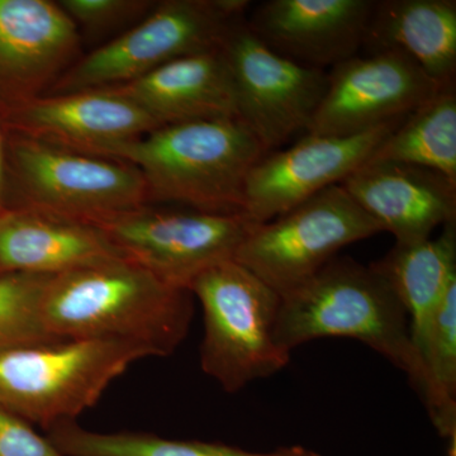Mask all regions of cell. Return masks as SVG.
I'll use <instances>...</instances> for the list:
<instances>
[{"instance_id": "18", "label": "cell", "mask_w": 456, "mask_h": 456, "mask_svg": "<svg viewBox=\"0 0 456 456\" xmlns=\"http://www.w3.org/2000/svg\"><path fill=\"white\" fill-rule=\"evenodd\" d=\"M122 259L97 228L27 209L0 215V274L55 275Z\"/></svg>"}, {"instance_id": "12", "label": "cell", "mask_w": 456, "mask_h": 456, "mask_svg": "<svg viewBox=\"0 0 456 456\" xmlns=\"http://www.w3.org/2000/svg\"><path fill=\"white\" fill-rule=\"evenodd\" d=\"M402 119L351 136L305 134L288 149L264 155L246 179L244 215L263 224L341 184L367 163Z\"/></svg>"}, {"instance_id": "8", "label": "cell", "mask_w": 456, "mask_h": 456, "mask_svg": "<svg viewBox=\"0 0 456 456\" xmlns=\"http://www.w3.org/2000/svg\"><path fill=\"white\" fill-rule=\"evenodd\" d=\"M379 232L378 222L340 184L332 185L273 220L254 224L235 260L284 296L345 246Z\"/></svg>"}, {"instance_id": "11", "label": "cell", "mask_w": 456, "mask_h": 456, "mask_svg": "<svg viewBox=\"0 0 456 456\" xmlns=\"http://www.w3.org/2000/svg\"><path fill=\"white\" fill-rule=\"evenodd\" d=\"M441 88L398 51L350 57L327 74L325 95L305 134H362L404 118Z\"/></svg>"}, {"instance_id": "24", "label": "cell", "mask_w": 456, "mask_h": 456, "mask_svg": "<svg viewBox=\"0 0 456 456\" xmlns=\"http://www.w3.org/2000/svg\"><path fill=\"white\" fill-rule=\"evenodd\" d=\"M49 275L0 274V351L44 344L53 338L41 318V298Z\"/></svg>"}, {"instance_id": "17", "label": "cell", "mask_w": 456, "mask_h": 456, "mask_svg": "<svg viewBox=\"0 0 456 456\" xmlns=\"http://www.w3.org/2000/svg\"><path fill=\"white\" fill-rule=\"evenodd\" d=\"M110 89L145 110L159 128L237 118L232 80L221 49L174 60L140 79Z\"/></svg>"}, {"instance_id": "6", "label": "cell", "mask_w": 456, "mask_h": 456, "mask_svg": "<svg viewBox=\"0 0 456 456\" xmlns=\"http://www.w3.org/2000/svg\"><path fill=\"white\" fill-rule=\"evenodd\" d=\"M248 0H164L118 37L79 57L45 95L116 88L165 64L220 50Z\"/></svg>"}, {"instance_id": "25", "label": "cell", "mask_w": 456, "mask_h": 456, "mask_svg": "<svg viewBox=\"0 0 456 456\" xmlns=\"http://www.w3.org/2000/svg\"><path fill=\"white\" fill-rule=\"evenodd\" d=\"M75 26L86 32L107 33L136 25L154 9L150 0H60L57 2Z\"/></svg>"}, {"instance_id": "4", "label": "cell", "mask_w": 456, "mask_h": 456, "mask_svg": "<svg viewBox=\"0 0 456 456\" xmlns=\"http://www.w3.org/2000/svg\"><path fill=\"white\" fill-rule=\"evenodd\" d=\"M155 354L116 340L61 338L0 351V406L49 428L92 408L114 379Z\"/></svg>"}, {"instance_id": "21", "label": "cell", "mask_w": 456, "mask_h": 456, "mask_svg": "<svg viewBox=\"0 0 456 456\" xmlns=\"http://www.w3.org/2000/svg\"><path fill=\"white\" fill-rule=\"evenodd\" d=\"M368 161L416 165L456 182L455 84L443 86L407 114Z\"/></svg>"}, {"instance_id": "19", "label": "cell", "mask_w": 456, "mask_h": 456, "mask_svg": "<svg viewBox=\"0 0 456 456\" xmlns=\"http://www.w3.org/2000/svg\"><path fill=\"white\" fill-rule=\"evenodd\" d=\"M364 46L398 51L440 86L455 84V0H380L374 3Z\"/></svg>"}, {"instance_id": "23", "label": "cell", "mask_w": 456, "mask_h": 456, "mask_svg": "<svg viewBox=\"0 0 456 456\" xmlns=\"http://www.w3.org/2000/svg\"><path fill=\"white\" fill-rule=\"evenodd\" d=\"M422 395L432 425L456 455V283L441 303L424 358Z\"/></svg>"}, {"instance_id": "28", "label": "cell", "mask_w": 456, "mask_h": 456, "mask_svg": "<svg viewBox=\"0 0 456 456\" xmlns=\"http://www.w3.org/2000/svg\"><path fill=\"white\" fill-rule=\"evenodd\" d=\"M287 456H321L314 450L303 448V446H290L287 448Z\"/></svg>"}, {"instance_id": "26", "label": "cell", "mask_w": 456, "mask_h": 456, "mask_svg": "<svg viewBox=\"0 0 456 456\" xmlns=\"http://www.w3.org/2000/svg\"><path fill=\"white\" fill-rule=\"evenodd\" d=\"M0 456H66L25 419L0 406Z\"/></svg>"}, {"instance_id": "16", "label": "cell", "mask_w": 456, "mask_h": 456, "mask_svg": "<svg viewBox=\"0 0 456 456\" xmlns=\"http://www.w3.org/2000/svg\"><path fill=\"white\" fill-rule=\"evenodd\" d=\"M340 185L397 245L419 244L456 221V182L439 171L367 161Z\"/></svg>"}, {"instance_id": "13", "label": "cell", "mask_w": 456, "mask_h": 456, "mask_svg": "<svg viewBox=\"0 0 456 456\" xmlns=\"http://www.w3.org/2000/svg\"><path fill=\"white\" fill-rule=\"evenodd\" d=\"M8 117L16 134L98 158L159 128L145 110L110 89L42 95L11 108Z\"/></svg>"}, {"instance_id": "22", "label": "cell", "mask_w": 456, "mask_h": 456, "mask_svg": "<svg viewBox=\"0 0 456 456\" xmlns=\"http://www.w3.org/2000/svg\"><path fill=\"white\" fill-rule=\"evenodd\" d=\"M47 431V439L66 456H287V448L254 452L226 444L170 440L140 432L99 434L73 421L57 422Z\"/></svg>"}, {"instance_id": "7", "label": "cell", "mask_w": 456, "mask_h": 456, "mask_svg": "<svg viewBox=\"0 0 456 456\" xmlns=\"http://www.w3.org/2000/svg\"><path fill=\"white\" fill-rule=\"evenodd\" d=\"M7 164L27 209L93 224L149 206L136 167L114 159L77 154L14 134Z\"/></svg>"}, {"instance_id": "27", "label": "cell", "mask_w": 456, "mask_h": 456, "mask_svg": "<svg viewBox=\"0 0 456 456\" xmlns=\"http://www.w3.org/2000/svg\"><path fill=\"white\" fill-rule=\"evenodd\" d=\"M7 145L0 126V215L7 211L5 208V187H7Z\"/></svg>"}, {"instance_id": "3", "label": "cell", "mask_w": 456, "mask_h": 456, "mask_svg": "<svg viewBox=\"0 0 456 456\" xmlns=\"http://www.w3.org/2000/svg\"><path fill=\"white\" fill-rule=\"evenodd\" d=\"M265 154L239 118H218L156 128L107 159L140 171L151 206L244 215L246 179Z\"/></svg>"}, {"instance_id": "20", "label": "cell", "mask_w": 456, "mask_h": 456, "mask_svg": "<svg viewBox=\"0 0 456 456\" xmlns=\"http://www.w3.org/2000/svg\"><path fill=\"white\" fill-rule=\"evenodd\" d=\"M370 266L382 275L406 311L411 338L424 368L435 318L456 283V221L445 224L437 237L419 244H395Z\"/></svg>"}, {"instance_id": "5", "label": "cell", "mask_w": 456, "mask_h": 456, "mask_svg": "<svg viewBox=\"0 0 456 456\" xmlns=\"http://www.w3.org/2000/svg\"><path fill=\"white\" fill-rule=\"evenodd\" d=\"M189 290L203 310L200 367L227 393L272 377L290 362L275 338L281 296L236 260L204 270Z\"/></svg>"}, {"instance_id": "15", "label": "cell", "mask_w": 456, "mask_h": 456, "mask_svg": "<svg viewBox=\"0 0 456 456\" xmlns=\"http://www.w3.org/2000/svg\"><path fill=\"white\" fill-rule=\"evenodd\" d=\"M373 0H266L246 20L279 55L321 69L340 64L364 46Z\"/></svg>"}, {"instance_id": "9", "label": "cell", "mask_w": 456, "mask_h": 456, "mask_svg": "<svg viewBox=\"0 0 456 456\" xmlns=\"http://www.w3.org/2000/svg\"><path fill=\"white\" fill-rule=\"evenodd\" d=\"M255 222L241 213H213L184 207H141L97 222L93 227L122 259L174 287L191 281L217 264L235 260Z\"/></svg>"}, {"instance_id": "10", "label": "cell", "mask_w": 456, "mask_h": 456, "mask_svg": "<svg viewBox=\"0 0 456 456\" xmlns=\"http://www.w3.org/2000/svg\"><path fill=\"white\" fill-rule=\"evenodd\" d=\"M235 94L237 118L266 154L307 132L327 86V74L279 55L239 20L221 47Z\"/></svg>"}, {"instance_id": "14", "label": "cell", "mask_w": 456, "mask_h": 456, "mask_svg": "<svg viewBox=\"0 0 456 456\" xmlns=\"http://www.w3.org/2000/svg\"><path fill=\"white\" fill-rule=\"evenodd\" d=\"M80 31L50 0H0V94L13 108L46 94L79 59Z\"/></svg>"}, {"instance_id": "2", "label": "cell", "mask_w": 456, "mask_h": 456, "mask_svg": "<svg viewBox=\"0 0 456 456\" xmlns=\"http://www.w3.org/2000/svg\"><path fill=\"white\" fill-rule=\"evenodd\" d=\"M281 299L275 338L288 353L316 338H354L403 371L422 398L424 368L406 311L370 265L336 256Z\"/></svg>"}, {"instance_id": "1", "label": "cell", "mask_w": 456, "mask_h": 456, "mask_svg": "<svg viewBox=\"0 0 456 456\" xmlns=\"http://www.w3.org/2000/svg\"><path fill=\"white\" fill-rule=\"evenodd\" d=\"M193 317V294L125 259L51 277L41 298L45 329L56 338L132 342L167 356Z\"/></svg>"}]
</instances>
